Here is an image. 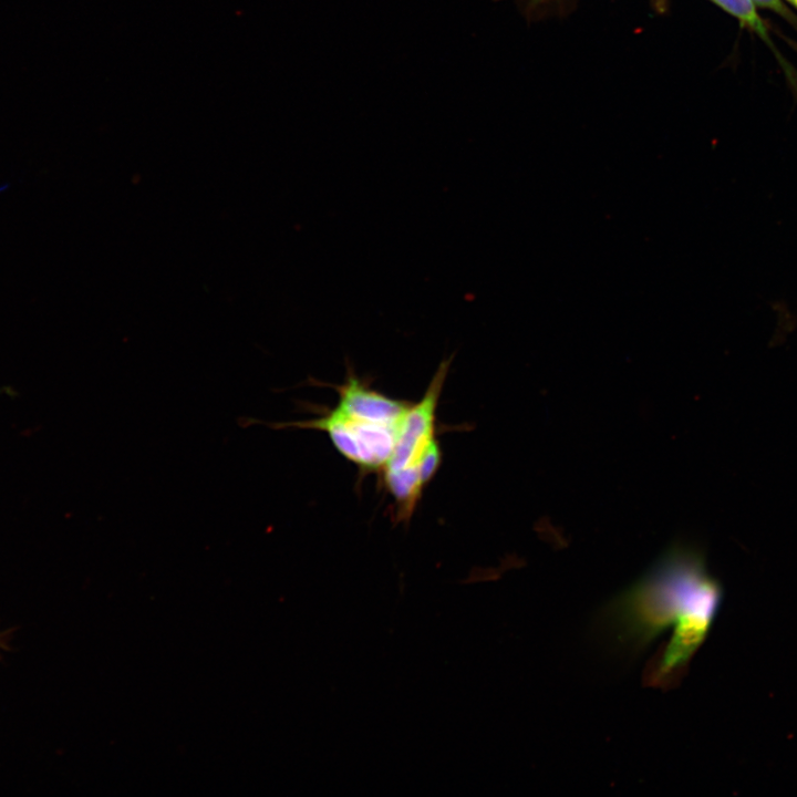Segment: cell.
<instances>
[{"label":"cell","mask_w":797,"mask_h":797,"mask_svg":"<svg viewBox=\"0 0 797 797\" xmlns=\"http://www.w3.org/2000/svg\"><path fill=\"white\" fill-rule=\"evenodd\" d=\"M723 10L735 17L744 27L768 41V33L764 21L757 12L753 0H711Z\"/></svg>","instance_id":"5b68a950"},{"label":"cell","mask_w":797,"mask_h":797,"mask_svg":"<svg viewBox=\"0 0 797 797\" xmlns=\"http://www.w3.org/2000/svg\"><path fill=\"white\" fill-rule=\"evenodd\" d=\"M453 358L439 363L425 394L406 411L386 462L384 477L408 486L425 487L420 477V463L435 438L436 408Z\"/></svg>","instance_id":"3957f363"},{"label":"cell","mask_w":797,"mask_h":797,"mask_svg":"<svg viewBox=\"0 0 797 797\" xmlns=\"http://www.w3.org/2000/svg\"><path fill=\"white\" fill-rule=\"evenodd\" d=\"M338 407L360 418L400 426L411 403L389 397L366 386L355 374L349 373L345 382L337 386Z\"/></svg>","instance_id":"277c9868"},{"label":"cell","mask_w":797,"mask_h":797,"mask_svg":"<svg viewBox=\"0 0 797 797\" xmlns=\"http://www.w3.org/2000/svg\"><path fill=\"white\" fill-rule=\"evenodd\" d=\"M530 1H534V2H540L541 0H530Z\"/></svg>","instance_id":"9c48e42d"},{"label":"cell","mask_w":797,"mask_h":797,"mask_svg":"<svg viewBox=\"0 0 797 797\" xmlns=\"http://www.w3.org/2000/svg\"><path fill=\"white\" fill-rule=\"evenodd\" d=\"M787 1L797 8V0H787Z\"/></svg>","instance_id":"ba28073f"},{"label":"cell","mask_w":797,"mask_h":797,"mask_svg":"<svg viewBox=\"0 0 797 797\" xmlns=\"http://www.w3.org/2000/svg\"><path fill=\"white\" fill-rule=\"evenodd\" d=\"M723 600L721 583L710 575L704 553L676 542L604 609V627L633 651L643 650L671 625L667 652L690 660L705 639Z\"/></svg>","instance_id":"6da1fadb"},{"label":"cell","mask_w":797,"mask_h":797,"mask_svg":"<svg viewBox=\"0 0 797 797\" xmlns=\"http://www.w3.org/2000/svg\"><path fill=\"white\" fill-rule=\"evenodd\" d=\"M442 463V449L436 439H434L426 448L420 463V477L425 486L428 484Z\"/></svg>","instance_id":"8992f818"},{"label":"cell","mask_w":797,"mask_h":797,"mask_svg":"<svg viewBox=\"0 0 797 797\" xmlns=\"http://www.w3.org/2000/svg\"><path fill=\"white\" fill-rule=\"evenodd\" d=\"M757 7H763L773 10L783 15H789L788 10L782 2V0H753Z\"/></svg>","instance_id":"52a82bcc"},{"label":"cell","mask_w":797,"mask_h":797,"mask_svg":"<svg viewBox=\"0 0 797 797\" xmlns=\"http://www.w3.org/2000/svg\"><path fill=\"white\" fill-rule=\"evenodd\" d=\"M251 423L265 424L275 429L296 427L323 431L340 454L365 470L384 468L393 452L400 427L360 418L338 406L312 420L263 423L247 418V424Z\"/></svg>","instance_id":"7a4b0ae2"}]
</instances>
